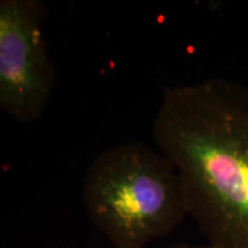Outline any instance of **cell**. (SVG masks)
Masks as SVG:
<instances>
[{"instance_id": "cell-1", "label": "cell", "mask_w": 248, "mask_h": 248, "mask_svg": "<svg viewBox=\"0 0 248 248\" xmlns=\"http://www.w3.org/2000/svg\"><path fill=\"white\" fill-rule=\"evenodd\" d=\"M210 248H248V86L213 77L163 89L152 125Z\"/></svg>"}, {"instance_id": "cell-2", "label": "cell", "mask_w": 248, "mask_h": 248, "mask_svg": "<svg viewBox=\"0 0 248 248\" xmlns=\"http://www.w3.org/2000/svg\"><path fill=\"white\" fill-rule=\"evenodd\" d=\"M83 200L93 224L114 248H144L171 233L188 215L175 166L138 141L116 145L93 160Z\"/></svg>"}, {"instance_id": "cell-3", "label": "cell", "mask_w": 248, "mask_h": 248, "mask_svg": "<svg viewBox=\"0 0 248 248\" xmlns=\"http://www.w3.org/2000/svg\"><path fill=\"white\" fill-rule=\"evenodd\" d=\"M44 16L37 0L0 1V108L20 123L42 116L57 82Z\"/></svg>"}, {"instance_id": "cell-4", "label": "cell", "mask_w": 248, "mask_h": 248, "mask_svg": "<svg viewBox=\"0 0 248 248\" xmlns=\"http://www.w3.org/2000/svg\"><path fill=\"white\" fill-rule=\"evenodd\" d=\"M167 248H210L208 245H192V244H176L173 246L167 247Z\"/></svg>"}]
</instances>
